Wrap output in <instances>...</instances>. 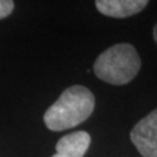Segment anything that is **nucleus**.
Returning a JSON list of instances; mask_svg holds the SVG:
<instances>
[{
  "label": "nucleus",
  "instance_id": "nucleus-1",
  "mask_svg": "<svg viewBox=\"0 0 157 157\" xmlns=\"http://www.w3.org/2000/svg\"><path fill=\"white\" fill-rule=\"evenodd\" d=\"M94 102V95L85 86H70L44 113L45 126L54 132L76 127L89 119Z\"/></svg>",
  "mask_w": 157,
  "mask_h": 157
},
{
  "label": "nucleus",
  "instance_id": "nucleus-2",
  "mask_svg": "<svg viewBox=\"0 0 157 157\" xmlns=\"http://www.w3.org/2000/svg\"><path fill=\"white\" fill-rule=\"evenodd\" d=\"M141 58L129 43H118L102 51L95 59L93 71L99 79L112 85H124L136 77Z\"/></svg>",
  "mask_w": 157,
  "mask_h": 157
},
{
  "label": "nucleus",
  "instance_id": "nucleus-3",
  "mask_svg": "<svg viewBox=\"0 0 157 157\" xmlns=\"http://www.w3.org/2000/svg\"><path fill=\"white\" fill-rule=\"evenodd\" d=\"M130 140L143 157H157V108L135 124Z\"/></svg>",
  "mask_w": 157,
  "mask_h": 157
},
{
  "label": "nucleus",
  "instance_id": "nucleus-4",
  "mask_svg": "<svg viewBox=\"0 0 157 157\" xmlns=\"http://www.w3.org/2000/svg\"><path fill=\"white\" fill-rule=\"evenodd\" d=\"M148 0H97L95 6L101 14L106 17H128L140 13L147 5Z\"/></svg>",
  "mask_w": 157,
  "mask_h": 157
},
{
  "label": "nucleus",
  "instance_id": "nucleus-5",
  "mask_svg": "<svg viewBox=\"0 0 157 157\" xmlns=\"http://www.w3.org/2000/svg\"><path fill=\"white\" fill-rule=\"evenodd\" d=\"M91 144V136L86 132H75L63 136L56 144L52 157H84Z\"/></svg>",
  "mask_w": 157,
  "mask_h": 157
},
{
  "label": "nucleus",
  "instance_id": "nucleus-6",
  "mask_svg": "<svg viewBox=\"0 0 157 157\" xmlns=\"http://www.w3.org/2000/svg\"><path fill=\"white\" fill-rule=\"evenodd\" d=\"M14 8V2L11 0H0V19L8 17Z\"/></svg>",
  "mask_w": 157,
  "mask_h": 157
},
{
  "label": "nucleus",
  "instance_id": "nucleus-7",
  "mask_svg": "<svg viewBox=\"0 0 157 157\" xmlns=\"http://www.w3.org/2000/svg\"><path fill=\"white\" fill-rule=\"evenodd\" d=\"M152 35H154V40H155V42L157 43V23L155 25V27H154V30H152Z\"/></svg>",
  "mask_w": 157,
  "mask_h": 157
}]
</instances>
